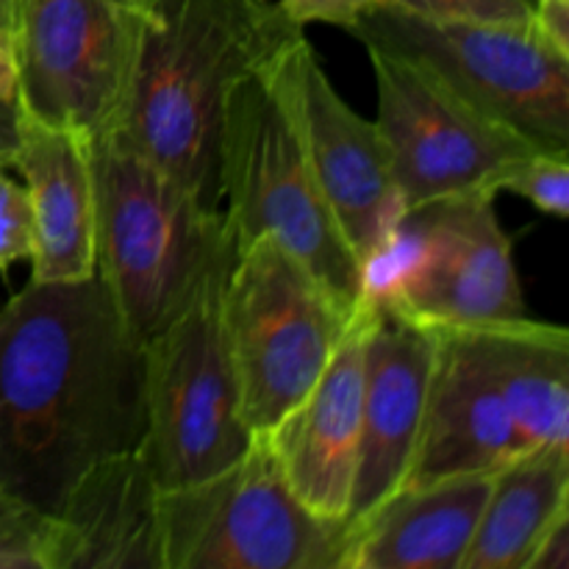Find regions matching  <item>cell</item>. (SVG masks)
<instances>
[{
  "label": "cell",
  "instance_id": "cell-9",
  "mask_svg": "<svg viewBox=\"0 0 569 569\" xmlns=\"http://www.w3.org/2000/svg\"><path fill=\"white\" fill-rule=\"evenodd\" d=\"M222 322L239 415L261 437L315 387L350 315L281 244L256 239L237 250L222 289Z\"/></svg>",
  "mask_w": 569,
  "mask_h": 569
},
{
  "label": "cell",
  "instance_id": "cell-11",
  "mask_svg": "<svg viewBox=\"0 0 569 569\" xmlns=\"http://www.w3.org/2000/svg\"><path fill=\"white\" fill-rule=\"evenodd\" d=\"M378 83V131L387 142L403 206L465 192H495L509 161L542 150L467 103L437 72L370 48Z\"/></svg>",
  "mask_w": 569,
  "mask_h": 569
},
{
  "label": "cell",
  "instance_id": "cell-8",
  "mask_svg": "<svg viewBox=\"0 0 569 569\" xmlns=\"http://www.w3.org/2000/svg\"><path fill=\"white\" fill-rule=\"evenodd\" d=\"M361 44L437 72L500 126L553 153H569V53L537 26L428 20L372 3L348 28Z\"/></svg>",
  "mask_w": 569,
  "mask_h": 569
},
{
  "label": "cell",
  "instance_id": "cell-22",
  "mask_svg": "<svg viewBox=\"0 0 569 569\" xmlns=\"http://www.w3.org/2000/svg\"><path fill=\"white\" fill-rule=\"evenodd\" d=\"M495 192H515L545 214L565 220L569 214V153L531 150L517 156L495 178Z\"/></svg>",
  "mask_w": 569,
  "mask_h": 569
},
{
  "label": "cell",
  "instance_id": "cell-1",
  "mask_svg": "<svg viewBox=\"0 0 569 569\" xmlns=\"http://www.w3.org/2000/svg\"><path fill=\"white\" fill-rule=\"evenodd\" d=\"M144 345L100 276L31 281L0 309V489L56 515L78 478L142 448Z\"/></svg>",
  "mask_w": 569,
  "mask_h": 569
},
{
  "label": "cell",
  "instance_id": "cell-23",
  "mask_svg": "<svg viewBox=\"0 0 569 569\" xmlns=\"http://www.w3.org/2000/svg\"><path fill=\"white\" fill-rule=\"evenodd\" d=\"M395 6L428 20L459 22H503V26H531L537 0H372Z\"/></svg>",
  "mask_w": 569,
  "mask_h": 569
},
{
  "label": "cell",
  "instance_id": "cell-13",
  "mask_svg": "<svg viewBox=\"0 0 569 569\" xmlns=\"http://www.w3.org/2000/svg\"><path fill=\"white\" fill-rule=\"evenodd\" d=\"M431 331L433 367L426 415L403 487L459 476H492L531 450L517 433L506 406L483 326Z\"/></svg>",
  "mask_w": 569,
  "mask_h": 569
},
{
  "label": "cell",
  "instance_id": "cell-10",
  "mask_svg": "<svg viewBox=\"0 0 569 569\" xmlns=\"http://www.w3.org/2000/svg\"><path fill=\"white\" fill-rule=\"evenodd\" d=\"M139 0H17L11 50L22 114L98 137L114 128Z\"/></svg>",
  "mask_w": 569,
  "mask_h": 569
},
{
  "label": "cell",
  "instance_id": "cell-14",
  "mask_svg": "<svg viewBox=\"0 0 569 569\" xmlns=\"http://www.w3.org/2000/svg\"><path fill=\"white\" fill-rule=\"evenodd\" d=\"M370 306L361 300L315 387L261 437L283 481L317 517L348 520L361 439L365 333Z\"/></svg>",
  "mask_w": 569,
  "mask_h": 569
},
{
  "label": "cell",
  "instance_id": "cell-27",
  "mask_svg": "<svg viewBox=\"0 0 569 569\" xmlns=\"http://www.w3.org/2000/svg\"><path fill=\"white\" fill-rule=\"evenodd\" d=\"M533 26L559 50L569 53V0H537Z\"/></svg>",
  "mask_w": 569,
  "mask_h": 569
},
{
  "label": "cell",
  "instance_id": "cell-16",
  "mask_svg": "<svg viewBox=\"0 0 569 569\" xmlns=\"http://www.w3.org/2000/svg\"><path fill=\"white\" fill-rule=\"evenodd\" d=\"M11 170L33 220L31 281L94 276V176L89 137L22 114Z\"/></svg>",
  "mask_w": 569,
  "mask_h": 569
},
{
  "label": "cell",
  "instance_id": "cell-24",
  "mask_svg": "<svg viewBox=\"0 0 569 569\" xmlns=\"http://www.w3.org/2000/svg\"><path fill=\"white\" fill-rule=\"evenodd\" d=\"M9 170V161H0V270L33 256L31 203L26 187Z\"/></svg>",
  "mask_w": 569,
  "mask_h": 569
},
{
  "label": "cell",
  "instance_id": "cell-29",
  "mask_svg": "<svg viewBox=\"0 0 569 569\" xmlns=\"http://www.w3.org/2000/svg\"><path fill=\"white\" fill-rule=\"evenodd\" d=\"M20 81H17V61L9 39L0 37V103H17Z\"/></svg>",
  "mask_w": 569,
  "mask_h": 569
},
{
  "label": "cell",
  "instance_id": "cell-18",
  "mask_svg": "<svg viewBox=\"0 0 569 569\" xmlns=\"http://www.w3.org/2000/svg\"><path fill=\"white\" fill-rule=\"evenodd\" d=\"M492 476L400 487L350 522L342 569H461Z\"/></svg>",
  "mask_w": 569,
  "mask_h": 569
},
{
  "label": "cell",
  "instance_id": "cell-7",
  "mask_svg": "<svg viewBox=\"0 0 569 569\" xmlns=\"http://www.w3.org/2000/svg\"><path fill=\"white\" fill-rule=\"evenodd\" d=\"M161 569H342L350 522L295 498L264 437L233 465L159 495Z\"/></svg>",
  "mask_w": 569,
  "mask_h": 569
},
{
  "label": "cell",
  "instance_id": "cell-3",
  "mask_svg": "<svg viewBox=\"0 0 569 569\" xmlns=\"http://www.w3.org/2000/svg\"><path fill=\"white\" fill-rule=\"evenodd\" d=\"M94 272L137 342L178 315L217 256L233 248L222 211L150 161L120 128L89 139Z\"/></svg>",
  "mask_w": 569,
  "mask_h": 569
},
{
  "label": "cell",
  "instance_id": "cell-21",
  "mask_svg": "<svg viewBox=\"0 0 569 569\" xmlns=\"http://www.w3.org/2000/svg\"><path fill=\"white\" fill-rule=\"evenodd\" d=\"M56 515L0 489V569H53Z\"/></svg>",
  "mask_w": 569,
  "mask_h": 569
},
{
  "label": "cell",
  "instance_id": "cell-15",
  "mask_svg": "<svg viewBox=\"0 0 569 569\" xmlns=\"http://www.w3.org/2000/svg\"><path fill=\"white\" fill-rule=\"evenodd\" d=\"M433 331L372 309L365 333L361 439L348 522L376 509L406 483L426 415Z\"/></svg>",
  "mask_w": 569,
  "mask_h": 569
},
{
  "label": "cell",
  "instance_id": "cell-5",
  "mask_svg": "<svg viewBox=\"0 0 569 569\" xmlns=\"http://www.w3.org/2000/svg\"><path fill=\"white\" fill-rule=\"evenodd\" d=\"M361 300L426 328L528 317L495 194L465 192L406 206L381 250L361 267Z\"/></svg>",
  "mask_w": 569,
  "mask_h": 569
},
{
  "label": "cell",
  "instance_id": "cell-17",
  "mask_svg": "<svg viewBox=\"0 0 569 569\" xmlns=\"http://www.w3.org/2000/svg\"><path fill=\"white\" fill-rule=\"evenodd\" d=\"M159 495L142 450L83 472L56 511L53 569H161Z\"/></svg>",
  "mask_w": 569,
  "mask_h": 569
},
{
  "label": "cell",
  "instance_id": "cell-30",
  "mask_svg": "<svg viewBox=\"0 0 569 569\" xmlns=\"http://www.w3.org/2000/svg\"><path fill=\"white\" fill-rule=\"evenodd\" d=\"M14 3L17 0H0V37L11 39V26H14Z\"/></svg>",
  "mask_w": 569,
  "mask_h": 569
},
{
  "label": "cell",
  "instance_id": "cell-25",
  "mask_svg": "<svg viewBox=\"0 0 569 569\" xmlns=\"http://www.w3.org/2000/svg\"><path fill=\"white\" fill-rule=\"evenodd\" d=\"M281 9L292 17L298 26L309 22H331L348 31L361 11L372 6V0H278Z\"/></svg>",
  "mask_w": 569,
  "mask_h": 569
},
{
  "label": "cell",
  "instance_id": "cell-20",
  "mask_svg": "<svg viewBox=\"0 0 569 569\" xmlns=\"http://www.w3.org/2000/svg\"><path fill=\"white\" fill-rule=\"evenodd\" d=\"M526 448H569V333L531 317L483 326Z\"/></svg>",
  "mask_w": 569,
  "mask_h": 569
},
{
  "label": "cell",
  "instance_id": "cell-26",
  "mask_svg": "<svg viewBox=\"0 0 569 569\" xmlns=\"http://www.w3.org/2000/svg\"><path fill=\"white\" fill-rule=\"evenodd\" d=\"M526 569H569V515L550 526Z\"/></svg>",
  "mask_w": 569,
  "mask_h": 569
},
{
  "label": "cell",
  "instance_id": "cell-28",
  "mask_svg": "<svg viewBox=\"0 0 569 569\" xmlns=\"http://www.w3.org/2000/svg\"><path fill=\"white\" fill-rule=\"evenodd\" d=\"M22 111L17 103H0V161L14 159L17 142H20Z\"/></svg>",
  "mask_w": 569,
  "mask_h": 569
},
{
  "label": "cell",
  "instance_id": "cell-2",
  "mask_svg": "<svg viewBox=\"0 0 569 569\" xmlns=\"http://www.w3.org/2000/svg\"><path fill=\"white\" fill-rule=\"evenodd\" d=\"M303 37L278 0H139L120 128L222 211L220 139L231 89Z\"/></svg>",
  "mask_w": 569,
  "mask_h": 569
},
{
  "label": "cell",
  "instance_id": "cell-12",
  "mask_svg": "<svg viewBox=\"0 0 569 569\" xmlns=\"http://www.w3.org/2000/svg\"><path fill=\"white\" fill-rule=\"evenodd\" d=\"M276 72L333 220L365 267L406 209L387 142L376 122L339 98L306 37L276 56Z\"/></svg>",
  "mask_w": 569,
  "mask_h": 569
},
{
  "label": "cell",
  "instance_id": "cell-6",
  "mask_svg": "<svg viewBox=\"0 0 569 569\" xmlns=\"http://www.w3.org/2000/svg\"><path fill=\"white\" fill-rule=\"evenodd\" d=\"M237 244L217 256L178 315L144 342L142 456L159 489L226 470L253 442L222 322V289Z\"/></svg>",
  "mask_w": 569,
  "mask_h": 569
},
{
  "label": "cell",
  "instance_id": "cell-19",
  "mask_svg": "<svg viewBox=\"0 0 569 569\" xmlns=\"http://www.w3.org/2000/svg\"><path fill=\"white\" fill-rule=\"evenodd\" d=\"M569 515V448H531L492 472L461 569H526L559 517Z\"/></svg>",
  "mask_w": 569,
  "mask_h": 569
},
{
  "label": "cell",
  "instance_id": "cell-4",
  "mask_svg": "<svg viewBox=\"0 0 569 569\" xmlns=\"http://www.w3.org/2000/svg\"><path fill=\"white\" fill-rule=\"evenodd\" d=\"M222 214L237 250L272 239L353 315L361 267L317 183L276 59L231 89L220 139Z\"/></svg>",
  "mask_w": 569,
  "mask_h": 569
}]
</instances>
